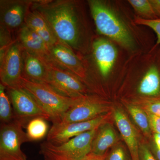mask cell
Returning a JSON list of instances; mask_svg holds the SVG:
<instances>
[{"label": "cell", "instance_id": "8", "mask_svg": "<svg viewBox=\"0 0 160 160\" xmlns=\"http://www.w3.org/2000/svg\"><path fill=\"white\" fill-rule=\"evenodd\" d=\"M6 89L13 107L14 119L21 122L23 126L36 118L50 120L45 110L25 89L22 87Z\"/></svg>", "mask_w": 160, "mask_h": 160}, {"label": "cell", "instance_id": "32", "mask_svg": "<svg viewBox=\"0 0 160 160\" xmlns=\"http://www.w3.org/2000/svg\"><path fill=\"white\" fill-rule=\"evenodd\" d=\"M150 148H151L150 149L157 160H160V150L156 146L154 142L152 143V146H151Z\"/></svg>", "mask_w": 160, "mask_h": 160}, {"label": "cell", "instance_id": "18", "mask_svg": "<svg viewBox=\"0 0 160 160\" xmlns=\"http://www.w3.org/2000/svg\"><path fill=\"white\" fill-rule=\"evenodd\" d=\"M25 24L44 40L49 49L59 42L45 18L32 7L26 16Z\"/></svg>", "mask_w": 160, "mask_h": 160}, {"label": "cell", "instance_id": "17", "mask_svg": "<svg viewBox=\"0 0 160 160\" xmlns=\"http://www.w3.org/2000/svg\"><path fill=\"white\" fill-rule=\"evenodd\" d=\"M26 51L41 57L48 55L49 49L46 43L25 24L19 29L17 39Z\"/></svg>", "mask_w": 160, "mask_h": 160}, {"label": "cell", "instance_id": "3", "mask_svg": "<svg viewBox=\"0 0 160 160\" xmlns=\"http://www.w3.org/2000/svg\"><path fill=\"white\" fill-rule=\"evenodd\" d=\"M20 87L25 89L38 102L49 115L52 124L61 122L64 115L78 98L67 97L47 84L33 82L23 77Z\"/></svg>", "mask_w": 160, "mask_h": 160}, {"label": "cell", "instance_id": "14", "mask_svg": "<svg viewBox=\"0 0 160 160\" xmlns=\"http://www.w3.org/2000/svg\"><path fill=\"white\" fill-rule=\"evenodd\" d=\"M92 57L99 74L106 78L111 73L118 57V50L111 42L98 38L92 44Z\"/></svg>", "mask_w": 160, "mask_h": 160}, {"label": "cell", "instance_id": "5", "mask_svg": "<svg viewBox=\"0 0 160 160\" xmlns=\"http://www.w3.org/2000/svg\"><path fill=\"white\" fill-rule=\"evenodd\" d=\"M42 58L48 73L47 85L67 97L76 98L87 95L88 89L79 79L46 58Z\"/></svg>", "mask_w": 160, "mask_h": 160}, {"label": "cell", "instance_id": "21", "mask_svg": "<svg viewBox=\"0 0 160 160\" xmlns=\"http://www.w3.org/2000/svg\"><path fill=\"white\" fill-rule=\"evenodd\" d=\"M127 107L129 114L137 126L146 136H149L151 130L147 112L137 105L129 104L127 105Z\"/></svg>", "mask_w": 160, "mask_h": 160}, {"label": "cell", "instance_id": "1", "mask_svg": "<svg viewBox=\"0 0 160 160\" xmlns=\"http://www.w3.org/2000/svg\"><path fill=\"white\" fill-rule=\"evenodd\" d=\"M31 7L45 18L59 42L79 54L89 49L87 25L79 2L33 1Z\"/></svg>", "mask_w": 160, "mask_h": 160}, {"label": "cell", "instance_id": "31", "mask_svg": "<svg viewBox=\"0 0 160 160\" xmlns=\"http://www.w3.org/2000/svg\"><path fill=\"white\" fill-rule=\"evenodd\" d=\"M106 155L103 156H100L90 153L83 160H106Z\"/></svg>", "mask_w": 160, "mask_h": 160}, {"label": "cell", "instance_id": "7", "mask_svg": "<svg viewBox=\"0 0 160 160\" xmlns=\"http://www.w3.org/2000/svg\"><path fill=\"white\" fill-rule=\"evenodd\" d=\"M46 58L57 66L79 79L85 85L91 69L88 62L79 53L58 42L49 48Z\"/></svg>", "mask_w": 160, "mask_h": 160}, {"label": "cell", "instance_id": "25", "mask_svg": "<svg viewBox=\"0 0 160 160\" xmlns=\"http://www.w3.org/2000/svg\"><path fill=\"white\" fill-rule=\"evenodd\" d=\"M134 22L137 25L147 26L152 29L157 36L156 42L154 46H160V19L146 20L137 16L135 18Z\"/></svg>", "mask_w": 160, "mask_h": 160}, {"label": "cell", "instance_id": "23", "mask_svg": "<svg viewBox=\"0 0 160 160\" xmlns=\"http://www.w3.org/2000/svg\"><path fill=\"white\" fill-rule=\"evenodd\" d=\"M128 2L137 14L138 17L146 20L158 19L150 0H129Z\"/></svg>", "mask_w": 160, "mask_h": 160}, {"label": "cell", "instance_id": "30", "mask_svg": "<svg viewBox=\"0 0 160 160\" xmlns=\"http://www.w3.org/2000/svg\"><path fill=\"white\" fill-rule=\"evenodd\" d=\"M158 19H160V0H150Z\"/></svg>", "mask_w": 160, "mask_h": 160}, {"label": "cell", "instance_id": "22", "mask_svg": "<svg viewBox=\"0 0 160 160\" xmlns=\"http://www.w3.org/2000/svg\"><path fill=\"white\" fill-rule=\"evenodd\" d=\"M6 86L0 84V119L1 124L10 122L14 120L11 102Z\"/></svg>", "mask_w": 160, "mask_h": 160}, {"label": "cell", "instance_id": "34", "mask_svg": "<svg viewBox=\"0 0 160 160\" xmlns=\"http://www.w3.org/2000/svg\"></svg>", "mask_w": 160, "mask_h": 160}, {"label": "cell", "instance_id": "11", "mask_svg": "<svg viewBox=\"0 0 160 160\" xmlns=\"http://www.w3.org/2000/svg\"><path fill=\"white\" fill-rule=\"evenodd\" d=\"M145 70L137 86L138 93L148 98H160V46L152 47Z\"/></svg>", "mask_w": 160, "mask_h": 160}, {"label": "cell", "instance_id": "12", "mask_svg": "<svg viewBox=\"0 0 160 160\" xmlns=\"http://www.w3.org/2000/svg\"><path fill=\"white\" fill-rule=\"evenodd\" d=\"M107 114L85 122L52 124L47 134V141L54 145H60L79 135L96 129L106 122Z\"/></svg>", "mask_w": 160, "mask_h": 160}, {"label": "cell", "instance_id": "10", "mask_svg": "<svg viewBox=\"0 0 160 160\" xmlns=\"http://www.w3.org/2000/svg\"><path fill=\"white\" fill-rule=\"evenodd\" d=\"M24 49L15 41L0 63V79L6 88L20 87L22 78Z\"/></svg>", "mask_w": 160, "mask_h": 160}, {"label": "cell", "instance_id": "6", "mask_svg": "<svg viewBox=\"0 0 160 160\" xmlns=\"http://www.w3.org/2000/svg\"><path fill=\"white\" fill-rule=\"evenodd\" d=\"M23 124L18 120L1 124L0 129V160H27L21 149L23 143L30 142Z\"/></svg>", "mask_w": 160, "mask_h": 160}, {"label": "cell", "instance_id": "20", "mask_svg": "<svg viewBox=\"0 0 160 160\" xmlns=\"http://www.w3.org/2000/svg\"><path fill=\"white\" fill-rule=\"evenodd\" d=\"M49 126L46 120L36 118L30 120L26 125V133L30 142L43 139L49 132Z\"/></svg>", "mask_w": 160, "mask_h": 160}, {"label": "cell", "instance_id": "26", "mask_svg": "<svg viewBox=\"0 0 160 160\" xmlns=\"http://www.w3.org/2000/svg\"><path fill=\"white\" fill-rule=\"evenodd\" d=\"M142 108L148 113L160 117V98L146 99Z\"/></svg>", "mask_w": 160, "mask_h": 160}, {"label": "cell", "instance_id": "2", "mask_svg": "<svg viewBox=\"0 0 160 160\" xmlns=\"http://www.w3.org/2000/svg\"><path fill=\"white\" fill-rule=\"evenodd\" d=\"M88 3L98 33L113 40L126 49H134V38L128 27L106 2L89 0Z\"/></svg>", "mask_w": 160, "mask_h": 160}, {"label": "cell", "instance_id": "16", "mask_svg": "<svg viewBox=\"0 0 160 160\" xmlns=\"http://www.w3.org/2000/svg\"><path fill=\"white\" fill-rule=\"evenodd\" d=\"M22 77L33 82L47 84L48 73L42 58L24 50Z\"/></svg>", "mask_w": 160, "mask_h": 160}, {"label": "cell", "instance_id": "13", "mask_svg": "<svg viewBox=\"0 0 160 160\" xmlns=\"http://www.w3.org/2000/svg\"><path fill=\"white\" fill-rule=\"evenodd\" d=\"M33 1L2 0L0 2L1 26L10 30L20 28L25 19Z\"/></svg>", "mask_w": 160, "mask_h": 160}, {"label": "cell", "instance_id": "19", "mask_svg": "<svg viewBox=\"0 0 160 160\" xmlns=\"http://www.w3.org/2000/svg\"><path fill=\"white\" fill-rule=\"evenodd\" d=\"M117 134L114 128L105 122L98 127L92 145V154L103 156L109 148L117 142Z\"/></svg>", "mask_w": 160, "mask_h": 160}, {"label": "cell", "instance_id": "29", "mask_svg": "<svg viewBox=\"0 0 160 160\" xmlns=\"http://www.w3.org/2000/svg\"><path fill=\"white\" fill-rule=\"evenodd\" d=\"M147 113L151 131H153L154 134H160V117L148 112Z\"/></svg>", "mask_w": 160, "mask_h": 160}, {"label": "cell", "instance_id": "9", "mask_svg": "<svg viewBox=\"0 0 160 160\" xmlns=\"http://www.w3.org/2000/svg\"><path fill=\"white\" fill-rule=\"evenodd\" d=\"M109 106L95 96L86 95L78 98L59 123L85 122L106 114Z\"/></svg>", "mask_w": 160, "mask_h": 160}, {"label": "cell", "instance_id": "4", "mask_svg": "<svg viewBox=\"0 0 160 160\" xmlns=\"http://www.w3.org/2000/svg\"><path fill=\"white\" fill-rule=\"evenodd\" d=\"M98 128L86 132L60 144L42 143L40 152L47 160H83L91 152L92 141Z\"/></svg>", "mask_w": 160, "mask_h": 160}, {"label": "cell", "instance_id": "24", "mask_svg": "<svg viewBox=\"0 0 160 160\" xmlns=\"http://www.w3.org/2000/svg\"><path fill=\"white\" fill-rule=\"evenodd\" d=\"M10 31L2 26L0 31V63L2 62L9 48L14 43L11 37Z\"/></svg>", "mask_w": 160, "mask_h": 160}, {"label": "cell", "instance_id": "28", "mask_svg": "<svg viewBox=\"0 0 160 160\" xmlns=\"http://www.w3.org/2000/svg\"><path fill=\"white\" fill-rule=\"evenodd\" d=\"M139 156V160H157L151 149L146 144H140Z\"/></svg>", "mask_w": 160, "mask_h": 160}, {"label": "cell", "instance_id": "15", "mask_svg": "<svg viewBox=\"0 0 160 160\" xmlns=\"http://www.w3.org/2000/svg\"><path fill=\"white\" fill-rule=\"evenodd\" d=\"M113 118L122 138L128 147L132 160H139L140 144L136 129L123 110L116 108Z\"/></svg>", "mask_w": 160, "mask_h": 160}, {"label": "cell", "instance_id": "33", "mask_svg": "<svg viewBox=\"0 0 160 160\" xmlns=\"http://www.w3.org/2000/svg\"><path fill=\"white\" fill-rule=\"evenodd\" d=\"M153 140L156 146L160 150V135L159 134L153 135Z\"/></svg>", "mask_w": 160, "mask_h": 160}, {"label": "cell", "instance_id": "27", "mask_svg": "<svg viewBox=\"0 0 160 160\" xmlns=\"http://www.w3.org/2000/svg\"><path fill=\"white\" fill-rule=\"evenodd\" d=\"M106 160H132L122 146H116L109 154L106 155Z\"/></svg>", "mask_w": 160, "mask_h": 160}]
</instances>
